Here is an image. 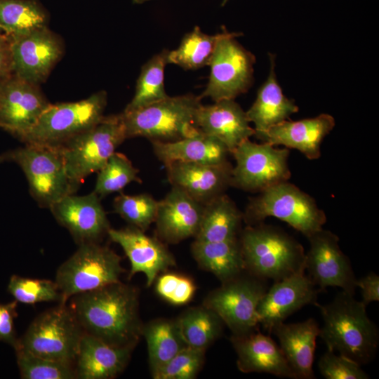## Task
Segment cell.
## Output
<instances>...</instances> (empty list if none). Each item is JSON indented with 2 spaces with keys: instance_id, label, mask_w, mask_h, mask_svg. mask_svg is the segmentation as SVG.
Segmentation results:
<instances>
[{
  "instance_id": "1",
  "label": "cell",
  "mask_w": 379,
  "mask_h": 379,
  "mask_svg": "<svg viewBox=\"0 0 379 379\" xmlns=\"http://www.w3.org/2000/svg\"><path fill=\"white\" fill-rule=\"evenodd\" d=\"M69 307L84 333L118 347L133 348L142 335L138 293L118 282L74 295Z\"/></svg>"
},
{
  "instance_id": "2",
  "label": "cell",
  "mask_w": 379,
  "mask_h": 379,
  "mask_svg": "<svg viewBox=\"0 0 379 379\" xmlns=\"http://www.w3.org/2000/svg\"><path fill=\"white\" fill-rule=\"evenodd\" d=\"M323 318L319 337L327 350L337 352L361 366L374 359L379 344L376 325L368 318L366 305L342 291L324 305H316Z\"/></svg>"
},
{
  "instance_id": "3",
  "label": "cell",
  "mask_w": 379,
  "mask_h": 379,
  "mask_svg": "<svg viewBox=\"0 0 379 379\" xmlns=\"http://www.w3.org/2000/svg\"><path fill=\"white\" fill-rule=\"evenodd\" d=\"M239 239L245 270L252 275L277 281L305 269L304 248L279 227L263 222L247 225Z\"/></svg>"
},
{
  "instance_id": "4",
  "label": "cell",
  "mask_w": 379,
  "mask_h": 379,
  "mask_svg": "<svg viewBox=\"0 0 379 379\" xmlns=\"http://www.w3.org/2000/svg\"><path fill=\"white\" fill-rule=\"evenodd\" d=\"M199 96L185 94L167 98L121 117L126 139L142 137L152 142H171L200 132L194 117L201 105Z\"/></svg>"
},
{
  "instance_id": "5",
  "label": "cell",
  "mask_w": 379,
  "mask_h": 379,
  "mask_svg": "<svg viewBox=\"0 0 379 379\" xmlns=\"http://www.w3.org/2000/svg\"><path fill=\"white\" fill-rule=\"evenodd\" d=\"M247 225L268 217L281 220L307 237L323 228L326 216L315 200L288 181L271 186L252 197L243 213Z\"/></svg>"
},
{
  "instance_id": "6",
  "label": "cell",
  "mask_w": 379,
  "mask_h": 379,
  "mask_svg": "<svg viewBox=\"0 0 379 379\" xmlns=\"http://www.w3.org/2000/svg\"><path fill=\"white\" fill-rule=\"evenodd\" d=\"M12 161L22 170L32 197L41 207L50 208L77 187L70 180L58 147L25 144L0 154V163Z\"/></svg>"
},
{
  "instance_id": "7",
  "label": "cell",
  "mask_w": 379,
  "mask_h": 379,
  "mask_svg": "<svg viewBox=\"0 0 379 379\" xmlns=\"http://www.w3.org/2000/svg\"><path fill=\"white\" fill-rule=\"evenodd\" d=\"M126 139L121 114L105 117L91 128L59 146L72 182L78 188L97 173Z\"/></svg>"
},
{
  "instance_id": "8",
  "label": "cell",
  "mask_w": 379,
  "mask_h": 379,
  "mask_svg": "<svg viewBox=\"0 0 379 379\" xmlns=\"http://www.w3.org/2000/svg\"><path fill=\"white\" fill-rule=\"evenodd\" d=\"M83 334L70 307L60 303L39 314L18 338L14 349L74 364Z\"/></svg>"
},
{
  "instance_id": "9",
  "label": "cell",
  "mask_w": 379,
  "mask_h": 379,
  "mask_svg": "<svg viewBox=\"0 0 379 379\" xmlns=\"http://www.w3.org/2000/svg\"><path fill=\"white\" fill-rule=\"evenodd\" d=\"M107 93L99 91L77 102L50 104L20 140L25 144L59 147L104 117Z\"/></svg>"
},
{
  "instance_id": "10",
  "label": "cell",
  "mask_w": 379,
  "mask_h": 379,
  "mask_svg": "<svg viewBox=\"0 0 379 379\" xmlns=\"http://www.w3.org/2000/svg\"><path fill=\"white\" fill-rule=\"evenodd\" d=\"M121 258L99 243L79 244L76 252L58 269L55 282L61 304L75 295L118 282L124 272Z\"/></svg>"
},
{
  "instance_id": "11",
  "label": "cell",
  "mask_w": 379,
  "mask_h": 379,
  "mask_svg": "<svg viewBox=\"0 0 379 379\" xmlns=\"http://www.w3.org/2000/svg\"><path fill=\"white\" fill-rule=\"evenodd\" d=\"M242 272L211 292L204 306L213 311L233 335L258 330V307L268 288L267 280Z\"/></svg>"
},
{
  "instance_id": "12",
  "label": "cell",
  "mask_w": 379,
  "mask_h": 379,
  "mask_svg": "<svg viewBox=\"0 0 379 379\" xmlns=\"http://www.w3.org/2000/svg\"><path fill=\"white\" fill-rule=\"evenodd\" d=\"M241 34L227 31L218 41L208 64V81L199 95L201 99L210 98L214 102L234 100L251 86L255 58L235 39Z\"/></svg>"
},
{
  "instance_id": "13",
  "label": "cell",
  "mask_w": 379,
  "mask_h": 379,
  "mask_svg": "<svg viewBox=\"0 0 379 379\" xmlns=\"http://www.w3.org/2000/svg\"><path fill=\"white\" fill-rule=\"evenodd\" d=\"M236 161L232 168L231 186L250 192H260L291 177L288 148H275L267 142L250 139L232 153Z\"/></svg>"
},
{
  "instance_id": "14",
  "label": "cell",
  "mask_w": 379,
  "mask_h": 379,
  "mask_svg": "<svg viewBox=\"0 0 379 379\" xmlns=\"http://www.w3.org/2000/svg\"><path fill=\"white\" fill-rule=\"evenodd\" d=\"M307 238L310 248L305 253V269L312 282L321 292L340 287L354 295L357 279L349 258L340 248L338 237L321 228Z\"/></svg>"
},
{
  "instance_id": "15",
  "label": "cell",
  "mask_w": 379,
  "mask_h": 379,
  "mask_svg": "<svg viewBox=\"0 0 379 379\" xmlns=\"http://www.w3.org/2000/svg\"><path fill=\"white\" fill-rule=\"evenodd\" d=\"M11 39L13 74L36 85L44 82L62 54L59 37L44 26Z\"/></svg>"
},
{
  "instance_id": "16",
  "label": "cell",
  "mask_w": 379,
  "mask_h": 379,
  "mask_svg": "<svg viewBox=\"0 0 379 379\" xmlns=\"http://www.w3.org/2000/svg\"><path fill=\"white\" fill-rule=\"evenodd\" d=\"M39 85L14 74L0 81V127L19 139L50 105Z\"/></svg>"
},
{
  "instance_id": "17",
  "label": "cell",
  "mask_w": 379,
  "mask_h": 379,
  "mask_svg": "<svg viewBox=\"0 0 379 379\" xmlns=\"http://www.w3.org/2000/svg\"><path fill=\"white\" fill-rule=\"evenodd\" d=\"M320 290L302 269L274 281L262 296L258 307L259 324L270 333L272 328L307 305H317Z\"/></svg>"
},
{
  "instance_id": "18",
  "label": "cell",
  "mask_w": 379,
  "mask_h": 379,
  "mask_svg": "<svg viewBox=\"0 0 379 379\" xmlns=\"http://www.w3.org/2000/svg\"><path fill=\"white\" fill-rule=\"evenodd\" d=\"M49 209L79 245L98 243L111 228L100 198L93 192L82 196L69 194Z\"/></svg>"
},
{
  "instance_id": "19",
  "label": "cell",
  "mask_w": 379,
  "mask_h": 379,
  "mask_svg": "<svg viewBox=\"0 0 379 379\" xmlns=\"http://www.w3.org/2000/svg\"><path fill=\"white\" fill-rule=\"evenodd\" d=\"M107 235L122 248L129 259V277L143 273L147 286L154 283L160 273L175 265L172 253L164 244L138 228L133 226L119 230L110 228Z\"/></svg>"
},
{
  "instance_id": "20",
  "label": "cell",
  "mask_w": 379,
  "mask_h": 379,
  "mask_svg": "<svg viewBox=\"0 0 379 379\" xmlns=\"http://www.w3.org/2000/svg\"><path fill=\"white\" fill-rule=\"evenodd\" d=\"M164 166L172 187L204 205L231 186L233 166L228 161L221 164L174 161Z\"/></svg>"
},
{
  "instance_id": "21",
  "label": "cell",
  "mask_w": 379,
  "mask_h": 379,
  "mask_svg": "<svg viewBox=\"0 0 379 379\" xmlns=\"http://www.w3.org/2000/svg\"><path fill=\"white\" fill-rule=\"evenodd\" d=\"M204 204L182 190L172 189L158 201L155 218L158 237L168 244H177L194 237L199 230Z\"/></svg>"
},
{
  "instance_id": "22",
  "label": "cell",
  "mask_w": 379,
  "mask_h": 379,
  "mask_svg": "<svg viewBox=\"0 0 379 379\" xmlns=\"http://www.w3.org/2000/svg\"><path fill=\"white\" fill-rule=\"evenodd\" d=\"M194 124L201 133L222 142L230 153L255 135L246 112L232 99L201 104L196 112Z\"/></svg>"
},
{
  "instance_id": "23",
  "label": "cell",
  "mask_w": 379,
  "mask_h": 379,
  "mask_svg": "<svg viewBox=\"0 0 379 379\" xmlns=\"http://www.w3.org/2000/svg\"><path fill=\"white\" fill-rule=\"evenodd\" d=\"M335 124L331 115L321 114L298 121L285 120L255 136L273 146L295 149L308 159L314 160L321 157V144Z\"/></svg>"
},
{
  "instance_id": "24",
  "label": "cell",
  "mask_w": 379,
  "mask_h": 379,
  "mask_svg": "<svg viewBox=\"0 0 379 379\" xmlns=\"http://www.w3.org/2000/svg\"><path fill=\"white\" fill-rule=\"evenodd\" d=\"M231 341L237 354V366L244 373H266L295 379L284 353L273 339L258 330L233 335Z\"/></svg>"
},
{
  "instance_id": "25",
  "label": "cell",
  "mask_w": 379,
  "mask_h": 379,
  "mask_svg": "<svg viewBox=\"0 0 379 379\" xmlns=\"http://www.w3.org/2000/svg\"><path fill=\"white\" fill-rule=\"evenodd\" d=\"M320 327L312 318L298 323H278L271 330L295 379H313L316 340Z\"/></svg>"
},
{
  "instance_id": "26",
  "label": "cell",
  "mask_w": 379,
  "mask_h": 379,
  "mask_svg": "<svg viewBox=\"0 0 379 379\" xmlns=\"http://www.w3.org/2000/svg\"><path fill=\"white\" fill-rule=\"evenodd\" d=\"M132 350L112 346L84 333L74 361L77 378L111 379L117 377L126 366Z\"/></svg>"
},
{
  "instance_id": "27",
  "label": "cell",
  "mask_w": 379,
  "mask_h": 379,
  "mask_svg": "<svg viewBox=\"0 0 379 379\" xmlns=\"http://www.w3.org/2000/svg\"><path fill=\"white\" fill-rule=\"evenodd\" d=\"M269 55L270 70L268 77L258 91L255 102L246 112L249 122L254 124V135L286 120L299 109L293 100L284 95L276 77L274 55Z\"/></svg>"
},
{
  "instance_id": "28",
  "label": "cell",
  "mask_w": 379,
  "mask_h": 379,
  "mask_svg": "<svg viewBox=\"0 0 379 379\" xmlns=\"http://www.w3.org/2000/svg\"><path fill=\"white\" fill-rule=\"evenodd\" d=\"M156 157L164 165L174 161L221 164L227 160V147L201 132L174 142H152Z\"/></svg>"
},
{
  "instance_id": "29",
  "label": "cell",
  "mask_w": 379,
  "mask_h": 379,
  "mask_svg": "<svg viewBox=\"0 0 379 379\" xmlns=\"http://www.w3.org/2000/svg\"><path fill=\"white\" fill-rule=\"evenodd\" d=\"M242 221L243 213L224 193L204 205L201 221L194 240L214 242L239 238Z\"/></svg>"
},
{
  "instance_id": "30",
  "label": "cell",
  "mask_w": 379,
  "mask_h": 379,
  "mask_svg": "<svg viewBox=\"0 0 379 379\" xmlns=\"http://www.w3.org/2000/svg\"><path fill=\"white\" fill-rule=\"evenodd\" d=\"M192 253L201 268L213 273L222 283L246 271L239 238L214 242L194 240Z\"/></svg>"
},
{
  "instance_id": "31",
  "label": "cell",
  "mask_w": 379,
  "mask_h": 379,
  "mask_svg": "<svg viewBox=\"0 0 379 379\" xmlns=\"http://www.w3.org/2000/svg\"><path fill=\"white\" fill-rule=\"evenodd\" d=\"M142 335L147 342L152 374L188 347L181 335L176 320H154L142 326Z\"/></svg>"
},
{
  "instance_id": "32",
  "label": "cell",
  "mask_w": 379,
  "mask_h": 379,
  "mask_svg": "<svg viewBox=\"0 0 379 379\" xmlns=\"http://www.w3.org/2000/svg\"><path fill=\"white\" fill-rule=\"evenodd\" d=\"M227 30L214 35L203 32L198 26L185 34L178 47L169 51L168 63L195 70L208 65L218 41Z\"/></svg>"
},
{
  "instance_id": "33",
  "label": "cell",
  "mask_w": 379,
  "mask_h": 379,
  "mask_svg": "<svg viewBox=\"0 0 379 379\" xmlns=\"http://www.w3.org/2000/svg\"><path fill=\"white\" fill-rule=\"evenodd\" d=\"M169 50L154 55L142 67L135 94L124 111L135 110L168 96L164 86V69L168 63Z\"/></svg>"
},
{
  "instance_id": "34",
  "label": "cell",
  "mask_w": 379,
  "mask_h": 379,
  "mask_svg": "<svg viewBox=\"0 0 379 379\" xmlns=\"http://www.w3.org/2000/svg\"><path fill=\"white\" fill-rule=\"evenodd\" d=\"M47 26V15L34 0H0V31L13 37Z\"/></svg>"
},
{
  "instance_id": "35",
  "label": "cell",
  "mask_w": 379,
  "mask_h": 379,
  "mask_svg": "<svg viewBox=\"0 0 379 379\" xmlns=\"http://www.w3.org/2000/svg\"><path fill=\"white\" fill-rule=\"evenodd\" d=\"M176 321L185 343L193 348L206 350L222 330L223 321L205 306L190 308Z\"/></svg>"
},
{
  "instance_id": "36",
  "label": "cell",
  "mask_w": 379,
  "mask_h": 379,
  "mask_svg": "<svg viewBox=\"0 0 379 379\" xmlns=\"http://www.w3.org/2000/svg\"><path fill=\"white\" fill-rule=\"evenodd\" d=\"M97 173L93 192L100 198L120 192L132 182H142L138 169L125 154L117 152Z\"/></svg>"
},
{
  "instance_id": "37",
  "label": "cell",
  "mask_w": 379,
  "mask_h": 379,
  "mask_svg": "<svg viewBox=\"0 0 379 379\" xmlns=\"http://www.w3.org/2000/svg\"><path fill=\"white\" fill-rule=\"evenodd\" d=\"M114 211L131 226L145 232L155 221L158 201L147 193L120 194L114 199Z\"/></svg>"
},
{
  "instance_id": "38",
  "label": "cell",
  "mask_w": 379,
  "mask_h": 379,
  "mask_svg": "<svg viewBox=\"0 0 379 379\" xmlns=\"http://www.w3.org/2000/svg\"><path fill=\"white\" fill-rule=\"evenodd\" d=\"M20 376L23 379H72L76 371L72 363L46 359L15 350Z\"/></svg>"
},
{
  "instance_id": "39",
  "label": "cell",
  "mask_w": 379,
  "mask_h": 379,
  "mask_svg": "<svg viewBox=\"0 0 379 379\" xmlns=\"http://www.w3.org/2000/svg\"><path fill=\"white\" fill-rule=\"evenodd\" d=\"M8 291L17 302L34 305L41 302H62V295L55 281L13 275L8 285Z\"/></svg>"
},
{
  "instance_id": "40",
  "label": "cell",
  "mask_w": 379,
  "mask_h": 379,
  "mask_svg": "<svg viewBox=\"0 0 379 379\" xmlns=\"http://www.w3.org/2000/svg\"><path fill=\"white\" fill-rule=\"evenodd\" d=\"M204 349L190 347L178 352L167 364L152 374L154 379H193L204 361Z\"/></svg>"
},
{
  "instance_id": "41",
  "label": "cell",
  "mask_w": 379,
  "mask_h": 379,
  "mask_svg": "<svg viewBox=\"0 0 379 379\" xmlns=\"http://www.w3.org/2000/svg\"><path fill=\"white\" fill-rule=\"evenodd\" d=\"M319 373L326 379H368L369 375L354 361L327 350L318 361Z\"/></svg>"
},
{
  "instance_id": "42",
  "label": "cell",
  "mask_w": 379,
  "mask_h": 379,
  "mask_svg": "<svg viewBox=\"0 0 379 379\" xmlns=\"http://www.w3.org/2000/svg\"><path fill=\"white\" fill-rule=\"evenodd\" d=\"M195 290L192 280L174 273L161 275L156 284L157 293L167 302L176 305L187 303L193 297Z\"/></svg>"
},
{
  "instance_id": "43",
  "label": "cell",
  "mask_w": 379,
  "mask_h": 379,
  "mask_svg": "<svg viewBox=\"0 0 379 379\" xmlns=\"http://www.w3.org/2000/svg\"><path fill=\"white\" fill-rule=\"evenodd\" d=\"M17 301L0 304V342L8 343L15 347L18 338L14 326V319L17 317Z\"/></svg>"
},
{
  "instance_id": "44",
  "label": "cell",
  "mask_w": 379,
  "mask_h": 379,
  "mask_svg": "<svg viewBox=\"0 0 379 379\" xmlns=\"http://www.w3.org/2000/svg\"><path fill=\"white\" fill-rule=\"evenodd\" d=\"M357 288L361 289V302L367 305L379 300V276L371 272L359 279H357Z\"/></svg>"
},
{
  "instance_id": "45",
  "label": "cell",
  "mask_w": 379,
  "mask_h": 379,
  "mask_svg": "<svg viewBox=\"0 0 379 379\" xmlns=\"http://www.w3.org/2000/svg\"><path fill=\"white\" fill-rule=\"evenodd\" d=\"M13 74L11 39L0 31V81Z\"/></svg>"
},
{
  "instance_id": "46",
  "label": "cell",
  "mask_w": 379,
  "mask_h": 379,
  "mask_svg": "<svg viewBox=\"0 0 379 379\" xmlns=\"http://www.w3.org/2000/svg\"><path fill=\"white\" fill-rule=\"evenodd\" d=\"M135 3H137V4H141V3H143V2H145V1H149V0H133Z\"/></svg>"
},
{
  "instance_id": "47",
  "label": "cell",
  "mask_w": 379,
  "mask_h": 379,
  "mask_svg": "<svg viewBox=\"0 0 379 379\" xmlns=\"http://www.w3.org/2000/svg\"><path fill=\"white\" fill-rule=\"evenodd\" d=\"M227 1L228 0H222V6H224L227 2Z\"/></svg>"
}]
</instances>
